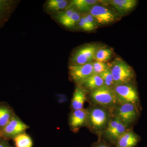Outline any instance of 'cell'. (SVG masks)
Here are the masks:
<instances>
[{"label":"cell","instance_id":"cell-1","mask_svg":"<svg viewBox=\"0 0 147 147\" xmlns=\"http://www.w3.org/2000/svg\"><path fill=\"white\" fill-rule=\"evenodd\" d=\"M87 110L86 127L98 137L108 126L113 116V110L103 106L89 105Z\"/></svg>","mask_w":147,"mask_h":147},{"label":"cell","instance_id":"cell-2","mask_svg":"<svg viewBox=\"0 0 147 147\" xmlns=\"http://www.w3.org/2000/svg\"><path fill=\"white\" fill-rule=\"evenodd\" d=\"M87 101L90 105H100L113 110L118 105L113 88L104 85L97 89L88 92Z\"/></svg>","mask_w":147,"mask_h":147},{"label":"cell","instance_id":"cell-3","mask_svg":"<svg viewBox=\"0 0 147 147\" xmlns=\"http://www.w3.org/2000/svg\"><path fill=\"white\" fill-rule=\"evenodd\" d=\"M115 85L131 83L134 78L132 69L120 58H117L109 65Z\"/></svg>","mask_w":147,"mask_h":147},{"label":"cell","instance_id":"cell-4","mask_svg":"<svg viewBox=\"0 0 147 147\" xmlns=\"http://www.w3.org/2000/svg\"><path fill=\"white\" fill-rule=\"evenodd\" d=\"M113 113L128 128L131 129L139 116V106L131 103L118 104Z\"/></svg>","mask_w":147,"mask_h":147},{"label":"cell","instance_id":"cell-5","mask_svg":"<svg viewBox=\"0 0 147 147\" xmlns=\"http://www.w3.org/2000/svg\"><path fill=\"white\" fill-rule=\"evenodd\" d=\"M113 89L118 104L131 103L139 106L138 92L132 83L115 85Z\"/></svg>","mask_w":147,"mask_h":147},{"label":"cell","instance_id":"cell-6","mask_svg":"<svg viewBox=\"0 0 147 147\" xmlns=\"http://www.w3.org/2000/svg\"><path fill=\"white\" fill-rule=\"evenodd\" d=\"M128 129L117 118L113 116L108 126L98 138H102L114 147L121 135Z\"/></svg>","mask_w":147,"mask_h":147},{"label":"cell","instance_id":"cell-7","mask_svg":"<svg viewBox=\"0 0 147 147\" xmlns=\"http://www.w3.org/2000/svg\"><path fill=\"white\" fill-rule=\"evenodd\" d=\"M101 48L95 44H88L79 47L71 55V64L83 65L92 63L94 60L98 50Z\"/></svg>","mask_w":147,"mask_h":147},{"label":"cell","instance_id":"cell-8","mask_svg":"<svg viewBox=\"0 0 147 147\" xmlns=\"http://www.w3.org/2000/svg\"><path fill=\"white\" fill-rule=\"evenodd\" d=\"M29 128L28 125L15 115L0 131V137L13 139L19 134L26 132Z\"/></svg>","mask_w":147,"mask_h":147},{"label":"cell","instance_id":"cell-9","mask_svg":"<svg viewBox=\"0 0 147 147\" xmlns=\"http://www.w3.org/2000/svg\"><path fill=\"white\" fill-rule=\"evenodd\" d=\"M70 79L76 85H80L93 73L92 63L83 65L71 64L69 67Z\"/></svg>","mask_w":147,"mask_h":147},{"label":"cell","instance_id":"cell-10","mask_svg":"<svg viewBox=\"0 0 147 147\" xmlns=\"http://www.w3.org/2000/svg\"><path fill=\"white\" fill-rule=\"evenodd\" d=\"M89 13L93 16L97 24L108 25L117 20V16L110 9L99 5H95L92 7Z\"/></svg>","mask_w":147,"mask_h":147},{"label":"cell","instance_id":"cell-11","mask_svg":"<svg viewBox=\"0 0 147 147\" xmlns=\"http://www.w3.org/2000/svg\"><path fill=\"white\" fill-rule=\"evenodd\" d=\"M87 118L86 108L71 110L68 117V124L72 132L77 133L82 127H86Z\"/></svg>","mask_w":147,"mask_h":147},{"label":"cell","instance_id":"cell-12","mask_svg":"<svg viewBox=\"0 0 147 147\" xmlns=\"http://www.w3.org/2000/svg\"><path fill=\"white\" fill-rule=\"evenodd\" d=\"M88 92L79 85H76L74 92L70 108L71 110L84 109V103L87 101Z\"/></svg>","mask_w":147,"mask_h":147},{"label":"cell","instance_id":"cell-13","mask_svg":"<svg viewBox=\"0 0 147 147\" xmlns=\"http://www.w3.org/2000/svg\"><path fill=\"white\" fill-rule=\"evenodd\" d=\"M140 141L139 136L129 129L121 135L114 147H136Z\"/></svg>","mask_w":147,"mask_h":147},{"label":"cell","instance_id":"cell-14","mask_svg":"<svg viewBox=\"0 0 147 147\" xmlns=\"http://www.w3.org/2000/svg\"><path fill=\"white\" fill-rule=\"evenodd\" d=\"M118 11L121 13H126L130 11L136 6L137 1L136 0H112L108 1Z\"/></svg>","mask_w":147,"mask_h":147},{"label":"cell","instance_id":"cell-15","mask_svg":"<svg viewBox=\"0 0 147 147\" xmlns=\"http://www.w3.org/2000/svg\"><path fill=\"white\" fill-rule=\"evenodd\" d=\"M79 85L89 92L104 86V83L99 75L93 74Z\"/></svg>","mask_w":147,"mask_h":147},{"label":"cell","instance_id":"cell-16","mask_svg":"<svg viewBox=\"0 0 147 147\" xmlns=\"http://www.w3.org/2000/svg\"><path fill=\"white\" fill-rule=\"evenodd\" d=\"M69 6L68 1L65 0H49L45 5V9L47 11L57 13L66 9Z\"/></svg>","mask_w":147,"mask_h":147},{"label":"cell","instance_id":"cell-17","mask_svg":"<svg viewBox=\"0 0 147 147\" xmlns=\"http://www.w3.org/2000/svg\"><path fill=\"white\" fill-rule=\"evenodd\" d=\"M16 114L8 105H0V131L8 123Z\"/></svg>","mask_w":147,"mask_h":147},{"label":"cell","instance_id":"cell-18","mask_svg":"<svg viewBox=\"0 0 147 147\" xmlns=\"http://www.w3.org/2000/svg\"><path fill=\"white\" fill-rule=\"evenodd\" d=\"M97 3L96 0H73L71 1L69 6L73 7L79 11H89Z\"/></svg>","mask_w":147,"mask_h":147},{"label":"cell","instance_id":"cell-19","mask_svg":"<svg viewBox=\"0 0 147 147\" xmlns=\"http://www.w3.org/2000/svg\"><path fill=\"white\" fill-rule=\"evenodd\" d=\"M16 147H33L31 137L26 132L19 134L13 139Z\"/></svg>","mask_w":147,"mask_h":147},{"label":"cell","instance_id":"cell-20","mask_svg":"<svg viewBox=\"0 0 147 147\" xmlns=\"http://www.w3.org/2000/svg\"><path fill=\"white\" fill-rule=\"evenodd\" d=\"M76 10V9L73 7L69 6L66 9L57 13H55L54 17L62 25L69 20L74 11Z\"/></svg>","mask_w":147,"mask_h":147},{"label":"cell","instance_id":"cell-21","mask_svg":"<svg viewBox=\"0 0 147 147\" xmlns=\"http://www.w3.org/2000/svg\"><path fill=\"white\" fill-rule=\"evenodd\" d=\"M113 55V51L112 49L108 48H100L96 52L94 60L96 61L105 63L110 59Z\"/></svg>","mask_w":147,"mask_h":147},{"label":"cell","instance_id":"cell-22","mask_svg":"<svg viewBox=\"0 0 147 147\" xmlns=\"http://www.w3.org/2000/svg\"><path fill=\"white\" fill-rule=\"evenodd\" d=\"M99 76L103 80L104 86L113 88L115 86V83L109 67L105 71L99 74Z\"/></svg>","mask_w":147,"mask_h":147},{"label":"cell","instance_id":"cell-23","mask_svg":"<svg viewBox=\"0 0 147 147\" xmlns=\"http://www.w3.org/2000/svg\"><path fill=\"white\" fill-rule=\"evenodd\" d=\"M81 17V13L79 11L76 9L72 14L71 18L67 21H66L63 26L66 28H73L78 24Z\"/></svg>","mask_w":147,"mask_h":147},{"label":"cell","instance_id":"cell-24","mask_svg":"<svg viewBox=\"0 0 147 147\" xmlns=\"http://www.w3.org/2000/svg\"><path fill=\"white\" fill-rule=\"evenodd\" d=\"M12 3L11 1L0 0V21L9 12Z\"/></svg>","mask_w":147,"mask_h":147},{"label":"cell","instance_id":"cell-25","mask_svg":"<svg viewBox=\"0 0 147 147\" xmlns=\"http://www.w3.org/2000/svg\"><path fill=\"white\" fill-rule=\"evenodd\" d=\"M109 67V65L105 63L96 61L92 63L93 73L99 75L105 71Z\"/></svg>","mask_w":147,"mask_h":147},{"label":"cell","instance_id":"cell-26","mask_svg":"<svg viewBox=\"0 0 147 147\" xmlns=\"http://www.w3.org/2000/svg\"><path fill=\"white\" fill-rule=\"evenodd\" d=\"M90 147H114L102 138H98L96 142H94Z\"/></svg>","mask_w":147,"mask_h":147},{"label":"cell","instance_id":"cell-27","mask_svg":"<svg viewBox=\"0 0 147 147\" xmlns=\"http://www.w3.org/2000/svg\"><path fill=\"white\" fill-rule=\"evenodd\" d=\"M84 14L86 16V18L91 26L94 30L96 28V24H97L95 19L94 18L93 16L91 15L89 13H86Z\"/></svg>","mask_w":147,"mask_h":147},{"label":"cell","instance_id":"cell-28","mask_svg":"<svg viewBox=\"0 0 147 147\" xmlns=\"http://www.w3.org/2000/svg\"><path fill=\"white\" fill-rule=\"evenodd\" d=\"M5 139L0 137V147H12Z\"/></svg>","mask_w":147,"mask_h":147}]
</instances>
